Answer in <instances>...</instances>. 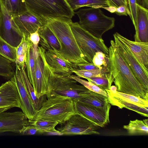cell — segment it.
<instances>
[{"label":"cell","mask_w":148,"mask_h":148,"mask_svg":"<svg viewBox=\"0 0 148 148\" xmlns=\"http://www.w3.org/2000/svg\"><path fill=\"white\" fill-rule=\"evenodd\" d=\"M107 68L109 76L117 90L141 97L148 101V91L133 73L120 53L114 41H110Z\"/></svg>","instance_id":"cell-1"},{"label":"cell","mask_w":148,"mask_h":148,"mask_svg":"<svg viewBox=\"0 0 148 148\" xmlns=\"http://www.w3.org/2000/svg\"><path fill=\"white\" fill-rule=\"evenodd\" d=\"M71 19L61 18L50 20L47 25L58 40L61 47L60 54L75 64L89 63L82 53L76 41L69 24Z\"/></svg>","instance_id":"cell-2"},{"label":"cell","mask_w":148,"mask_h":148,"mask_svg":"<svg viewBox=\"0 0 148 148\" xmlns=\"http://www.w3.org/2000/svg\"><path fill=\"white\" fill-rule=\"evenodd\" d=\"M75 113L73 101L71 98L57 95L48 98L43 102L33 121L45 120L64 124Z\"/></svg>","instance_id":"cell-3"},{"label":"cell","mask_w":148,"mask_h":148,"mask_svg":"<svg viewBox=\"0 0 148 148\" xmlns=\"http://www.w3.org/2000/svg\"><path fill=\"white\" fill-rule=\"evenodd\" d=\"M24 0L28 11L47 23L55 19H71L74 15L66 0Z\"/></svg>","instance_id":"cell-4"},{"label":"cell","mask_w":148,"mask_h":148,"mask_svg":"<svg viewBox=\"0 0 148 148\" xmlns=\"http://www.w3.org/2000/svg\"><path fill=\"white\" fill-rule=\"evenodd\" d=\"M79 25L94 37L102 38L106 32L113 28L115 19L106 15L100 8L90 7L79 10L75 13Z\"/></svg>","instance_id":"cell-5"},{"label":"cell","mask_w":148,"mask_h":148,"mask_svg":"<svg viewBox=\"0 0 148 148\" xmlns=\"http://www.w3.org/2000/svg\"><path fill=\"white\" fill-rule=\"evenodd\" d=\"M71 30L77 43L86 60L92 63L96 52H101L108 56L109 49L102 38H98L83 28L77 22H69Z\"/></svg>","instance_id":"cell-6"},{"label":"cell","mask_w":148,"mask_h":148,"mask_svg":"<svg viewBox=\"0 0 148 148\" xmlns=\"http://www.w3.org/2000/svg\"><path fill=\"white\" fill-rule=\"evenodd\" d=\"M105 90L108 94L107 98L110 105L117 106L121 109L125 108L135 111L142 116L148 117V101L117 90Z\"/></svg>","instance_id":"cell-7"},{"label":"cell","mask_w":148,"mask_h":148,"mask_svg":"<svg viewBox=\"0 0 148 148\" xmlns=\"http://www.w3.org/2000/svg\"><path fill=\"white\" fill-rule=\"evenodd\" d=\"M64 126L57 128L63 135H82L99 134L97 130L100 127L81 115H72Z\"/></svg>","instance_id":"cell-8"},{"label":"cell","mask_w":148,"mask_h":148,"mask_svg":"<svg viewBox=\"0 0 148 148\" xmlns=\"http://www.w3.org/2000/svg\"><path fill=\"white\" fill-rule=\"evenodd\" d=\"M113 36L115 45L132 72L144 88L148 91V72L144 69L123 42L114 34Z\"/></svg>","instance_id":"cell-9"},{"label":"cell","mask_w":148,"mask_h":148,"mask_svg":"<svg viewBox=\"0 0 148 148\" xmlns=\"http://www.w3.org/2000/svg\"><path fill=\"white\" fill-rule=\"evenodd\" d=\"M2 9L0 37L10 45L16 48L21 41L23 34L13 21L12 16L2 5Z\"/></svg>","instance_id":"cell-10"},{"label":"cell","mask_w":148,"mask_h":148,"mask_svg":"<svg viewBox=\"0 0 148 148\" xmlns=\"http://www.w3.org/2000/svg\"><path fill=\"white\" fill-rule=\"evenodd\" d=\"M29 125L27 117L21 111L0 112V134L12 132L21 134L23 128Z\"/></svg>","instance_id":"cell-11"},{"label":"cell","mask_w":148,"mask_h":148,"mask_svg":"<svg viewBox=\"0 0 148 148\" xmlns=\"http://www.w3.org/2000/svg\"><path fill=\"white\" fill-rule=\"evenodd\" d=\"M44 56L48 65L54 73L58 75L67 77L73 74V71L76 70V64L66 59L54 50L45 49Z\"/></svg>","instance_id":"cell-12"},{"label":"cell","mask_w":148,"mask_h":148,"mask_svg":"<svg viewBox=\"0 0 148 148\" xmlns=\"http://www.w3.org/2000/svg\"><path fill=\"white\" fill-rule=\"evenodd\" d=\"M73 102L76 113L84 116L99 127H103L110 122V110L93 107L78 101H73Z\"/></svg>","instance_id":"cell-13"},{"label":"cell","mask_w":148,"mask_h":148,"mask_svg":"<svg viewBox=\"0 0 148 148\" xmlns=\"http://www.w3.org/2000/svg\"><path fill=\"white\" fill-rule=\"evenodd\" d=\"M12 19L21 32L27 37L47 25V22L28 10L12 17Z\"/></svg>","instance_id":"cell-14"},{"label":"cell","mask_w":148,"mask_h":148,"mask_svg":"<svg viewBox=\"0 0 148 148\" xmlns=\"http://www.w3.org/2000/svg\"><path fill=\"white\" fill-rule=\"evenodd\" d=\"M15 107L20 108V98L15 83L10 80L0 86V108Z\"/></svg>","instance_id":"cell-15"},{"label":"cell","mask_w":148,"mask_h":148,"mask_svg":"<svg viewBox=\"0 0 148 148\" xmlns=\"http://www.w3.org/2000/svg\"><path fill=\"white\" fill-rule=\"evenodd\" d=\"M14 82L17 88L20 100V108L27 117L29 122L33 121L36 114L31 102L21 80L18 65L13 77L10 79Z\"/></svg>","instance_id":"cell-16"},{"label":"cell","mask_w":148,"mask_h":148,"mask_svg":"<svg viewBox=\"0 0 148 148\" xmlns=\"http://www.w3.org/2000/svg\"><path fill=\"white\" fill-rule=\"evenodd\" d=\"M38 46L32 44L35 61V83L33 88L36 96L40 98L46 95L47 85L44 79V63L38 51Z\"/></svg>","instance_id":"cell-17"},{"label":"cell","mask_w":148,"mask_h":148,"mask_svg":"<svg viewBox=\"0 0 148 148\" xmlns=\"http://www.w3.org/2000/svg\"><path fill=\"white\" fill-rule=\"evenodd\" d=\"M129 48L144 69L148 72V42H140L130 40L118 32L114 34Z\"/></svg>","instance_id":"cell-18"},{"label":"cell","mask_w":148,"mask_h":148,"mask_svg":"<svg viewBox=\"0 0 148 148\" xmlns=\"http://www.w3.org/2000/svg\"><path fill=\"white\" fill-rule=\"evenodd\" d=\"M136 25L134 41L148 42V9L137 4Z\"/></svg>","instance_id":"cell-19"},{"label":"cell","mask_w":148,"mask_h":148,"mask_svg":"<svg viewBox=\"0 0 148 148\" xmlns=\"http://www.w3.org/2000/svg\"><path fill=\"white\" fill-rule=\"evenodd\" d=\"M17 65L21 80L32 105L37 114L41 108L43 102L46 100V95H44L40 98H38L36 96L34 88L28 78L25 70V66L21 67Z\"/></svg>","instance_id":"cell-20"},{"label":"cell","mask_w":148,"mask_h":148,"mask_svg":"<svg viewBox=\"0 0 148 148\" xmlns=\"http://www.w3.org/2000/svg\"><path fill=\"white\" fill-rule=\"evenodd\" d=\"M40 37L39 44L46 50L53 49L60 53L61 47L55 34L47 25L38 30Z\"/></svg>","instance_id":"cell-21"},{"label":"cell","mask_w":148,"mask_h":148,"mask_svg":"<svg viewBox=\"0 0 148 148\" xmlns=\"http://www.w3.org/2000/svg\"><path fill=\"white\" fill-rule=\"evenodd\" d=\"M99 108L110 110L111 105L106 97L90 90L77 101Z\"/></svg>","instance_id":"cell-22"},{"label":"cell","mask_w":148,"mask_h":148,"mask_svg":"<svg viewBox=\"0 0 148 148\" xmlns=\"http://www.w3.org/2000/svg\"><path fill=\"white\" fill-rule=\"evenodd\" d=\"M2 5L13 17L28 10L24 0H0Z\"/></svg>","instance_id":"cell-23"},{"label":"cell","mask_w":148,"mask_h":148,"mask_svg":"<svg viewBox=\"0 0 148 148\" xmlns=\"http://www.w3.org/2000/svg\"><path fill=\"white\" fill-rule=\"evenodd\" d=\"M74 11L84 7L101 8L103 6H109L107 0H66Z\"/></svg>","instance_id":"cell-24"},{"label":"cell","mask_w":148,"mask_h":148,"mask_svg":"<svg viewBox=\"0 0 148 148\" xmlns=\"http://www.w3.org/2000/svg\"><path fill=\"white\" fill-rule=\"evenodd\" d=\"M148 123L147 119L143 121L136 119L130 121L129 124L123 126V128L127 131L130 135H147L148 134Z\"/></svg>","instance_id":"cell-25"},{"label":"cell","mask_w":148,"mask_h":148,"mask_svg":"<svg viewBox=\"0 0 148 148\" xmlns=\"http://www.w3.org/2000/svg\"><path fill=\"white\" fill-rule=\"evenodd\" d=\"M32 44L31 42L27 53L25 67L28 78L33 87L35 83V61Z\"/></svg>","instance_id":"cell-26"},{"label":"cell","mask_w":148,"mask_h":148,"mask_svg":"<svg viewBox=\"0 0 148 148\" xmlns=\"http://www.w3.org/2000/svg\"><path fill=\"white\" fill-rule=\"evenodd\" d=\"M0 55L12 62L15 63L16 60V48L10 45L0 37Z\"/></svg>","instance_id":"cell-27"},{"label":"cell","mask_w":148,"mask_h":148,"mask_svg":"<svg viewBox=\"0 0 148 148\" xmlns=\"http://www.w3.org/2000/svg\"><path fill=\"white\" fill-rule=\"evenodd\" d=\"M73 73L80 77L86 79L96 77H106L109 75L107 68L91 70H78L73 71Z\"/></svg>","instance_id":"cell-28"},{"label":"cell","mask_w":148,"mask_h":148,"mask_svg":"<svg viewBox=\"0 0 148 148\" xmlns=\"http://www.w3.org/2000/svg\"><path fill=\"white\" fill-rule=\"evenodd\" d=\"M14 73L12 62L0 55V76L10 79Z\"/></svg>","instance_id":"cell-29"},{"label":"cell","mask_w":148,"mask_h":148,"mask_svg":"<svg viewBox=\"0 0 148 148\" xmlns=\"http://www.w3.org/2000/svg\"><path fill=\"white\" fill-rule=\"evenodd\" d=\"M67 77L75 80L92 91L101 94L107 97H108V94L105 89L101 88L92 83L82 79L77 75L72 74Z\"/></svg>","instance_id":"cell-30"},{"label":"cell","mask_w":148,"mask_h":148,"mask_svg":"<svg viewBox=\"0 0 148 148\" xmlns=\"http://www.w3.org/2000/svg\"><path fill=\"white\" fill-rule=\"evenodd\" d=\"M30 122V124L36 126L38 131L45 133L55 129V127L58 124L56 121L39 120Z\"/></svg>","instance_id":"cell-31"},{"label":"cell","mask_w":148,"mask_h":148,"mask_svg":"<svg viewBox=\"0 0 148 148\" xmlns=\"http://www.w3.org/2000/svg\"><path fill=\"white\" fill-rule=\"evenodd\" d=\"M86 79L88 81L105 89H109L113 82L109 75L106 77H96Z\"/></svg>","instance_id":"cell-32"},{"label":"cell","mask_w":148,"mask_h":148,"mask_svg":"<svg viewBox=\"0 0 148 148\" xmlns=\"http://www.w3.org/2000/svg\"><path fill=\"white\" fill-rule=\"evenodd\" d=\"M92 63L99 69L107 68L108 63V57L99 51L96 52L92 59Z\"/></svg>","instance_id":"cell-33"},{"label":"cell","mask_w":148,"mask_h":148,"mask_svg":"<svg viewBox=\"0 0 148 148\" xmlns=\"http://www.w3.org/2000/svg\"><path fill=\"white\" fill-rule=\"evenodd\" d=\"M31 42L29 36L27 37L23 34L21 41L16 48L17 57L21 55L26 56Z\"/></svg>","instance_id":"cell-34"},{"label":"cell","mask_w":148,"mask_h":148,"mask_svg":"<svg viewBox=\"0 0 148 148\" xmlns=\"http://www.w3.org/2000/svg\"><path fill=\"white\" fill-rule=\"evenodd\" d=\"M128 7L130 13V16L135 28L136 25L137 2L136 0H127Z\"/></svg>","instance_id":"cell-35"},{"label":"cell","mask_w":148,"mask_h":148,"mask_svg":"<svg viewBox=\"0 0 148 148\" xmlns=\"http://www.w3.org/2000/svg\"><path fill=\"white\" fill-rule=\"evenodd\" d=\"M38 131V130L36 126L30 124L23 128L21 134L27 135H34Z\"/></svg>","instance_id":"cell-36"},{"label":"cell","mask_w":148,"mask_h":148,"mask_svg":"<svg viewBox=\"0 0 148 148\" xmlns=\"http://www.w3.org/2000/svg\"><path fill=\"white\" fill-rule=\"evenodd\" d=\"M117 15L121 16H130V13L128 7L125 5H121L116 8L115 13Z\"/></svg>","instance_id":"cell-37"},{"label":"cell","mask_w":148,"mask_h":148,"mask_svg":"<svg viewBox=\"0 0 148 148\" xmlns=\"http://www.w3.org/2000/svg\"><path fill=\"white\" fill-rule=\"evenodd\" d=\"M76 70H91L94 69H99L98 67L94 65L93 64L89 63L76 64Z\"/></svg>","instance_id":"cell-38"},{"label":"cell","mask_w":148,"mask_h":148,"mask_svg":"<svg viewBox=\"0 0 148 148\" xmlns=\"http://www.w3.org/2000/svg\"><path fill=\"white\" fill-rule=\"evenodd\" d=\"M107 1L109 6H112L117 8L121 5H123L128 7L127 0H107Z\"/></svg>","instance_id":"cell-39"},{"label":"cell","mask_w":148,"mask_h":148,"mask_svg":"<svg viewBox=\"0 0 148 148\" xmlns=\"http://www.w3.org/2000/svg\"><path fill=\"white\" fill-rule=\"evenodd\" d=\"M29 39L33 45H38L40 37L38 33V30L31 34L29 36Z\"/></svg>","instance_id":"cell-40"},{"label":"cell","mask_w":148,"mask_h":148,"mask_svg":"<svg viewBox=\"0 0 148 148\" xmlns=\"http://www.w3.org/2000/svg\"><path fill=\"white\" fill-rule=\"evenodd\" d=\"M48 135H63V134L59 131L56 130L55 129L51 130L50 131L45 132Z\"/></svg>","instance_id":"cell-41"},{"label":"cell","mask_w":148,"mask_h":148,"mask_svg":"<svg viewBox=\"0 0 148 148\" xmlns=\"http://www.w3.org/2000/svg\"><path fill=\"white\" fill-rule=\"evenodd\" d=\"M136 2L138 4L148 9V0H136Z\"/></svg>","instance_id":"cell-42"},{"label":"cell","mask_w":148,"mask_h":148,"mask_svg":"<svg viewBox=\"0 0 148 148\" xmlns=\"http://www.w3.org/2000/svg\"><path fill=\"white\" fill-rule=\"evenodd\" d=\"M101 8L104 9L112 13H115L116 8L112 6H106L102 7Z\"/></svg>","instance_id":"cell-43"},{"label":"cell","mask_w":148,"mask_h":148,"mask_svg":"<svg viewBox=\"0 0 148 148\" xmlns=\"http://www.w3.org/2000/svg\"><path fill=\"white\" fill-rule=\"evenodd\" d=\"M2 13V5L1 2L0 1V22L1 17Z\"/></svg>","instance_id":"cell-44"},{"label":"cell","mask_w":148,"mask_h":148,"mask_svg":"<svg viewBox=\"0 0 148 148\" xmlns=\"http://www.w3.org/2000/svg\"><path fill=\"white\" fill-rule=\"evenodd\" d=\"M7 110V109L5 108H0V112H5Z\"/></svg>","instance_id":"cell-45"}]
</instances>
